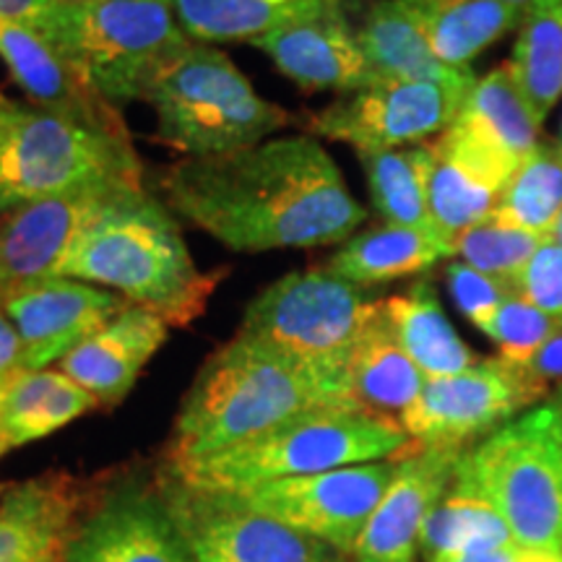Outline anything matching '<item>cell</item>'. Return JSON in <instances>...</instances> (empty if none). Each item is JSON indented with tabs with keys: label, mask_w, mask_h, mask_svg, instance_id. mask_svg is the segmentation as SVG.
Segmentation results:
<instances>
[{
	"label": "cell",
	"mask_w": 562,
	"mask_h": 562,
	"mask_svg": "<svg viewBox=\"0 0 562 562\" xmlns=\"http://www.w3.org/2000/svg\"><path fill=\"white\" fill-rule=\"evenodd\" d=\"M151 193L235 252L347 243L368 220L331 154L307 133L182 157L154 175Z\"/></svg>",
	"instance_id": "cell-1"
},
{
	"label": "cell",
	"mask_w": 562,
	"mask_h": 562,
	"mask_svg": "<svg viewBox=\"0 0 562 562\" xmlns=\"http://www.w3.org/2000/svg\"><path fill=\"white\" fill-rule=\"evenodd\" d=\"M321 406L355 404L297 362L237 334L203 362L182 398L167 463L209 459Z\"/></svg>",
	"instance_id": "cell-2"
},
{
	"label": "cell",
	"mask_w": 562,
	"mask_h": 562,
	"mask_svg": "<svg viewBox=\"0 0 562 562\" xmlns=\"http://www.w3.org/2000/svg\"><path fill=\"white\" fill-rule=\"evenodd\" d=\"M60 277L108 286L131 305L157 313L170 328H182L206 311L222 271L195 266L178 216L140 188L83 232Z\"/></svg>",
	"instance_id": "cell-3"
},
{
	"label": "cell",
	"mask_w": 562,
	"mask_h": 562,
	"mask_svg": "<svg viewBox=\"0 0 562 562\" xmlns=\"http://www.w3.org/2000/svg\"><path fill=\"white\" fill-rule=\"evenodd\" d=\"M412 448L398 419L357 406H321L209 459L170 463V472L195 490L243 495L269 482L402 459Z\"/></svg>",
	"instance_id": "cell-4"
},
{
	"label": "cell",
	"mask_w": 562,
	"mask_h": 562,
	"mask_svg": "<svg viewBox=\"0 0 562 562\" xmlns=\"http://www.w3.org/2000/svg\"><path fill=\"white\" fill-rule=\"evenodd\" d=\"M144 102L157 115V138L182 157L248 149L290 125V112L263 100L227 55L203 42L157 70Z\"/></svg>",
	"instance_id": "cell-5"
},
{
	"label": "cell",
	"mask_w": 562,
	"mask_h": 562,
	"mask_svg": "<svg viewBox=\"0 0 562 562\" xmlns=\"http://www.w3.org/2000/svg\"><path fill=\"white\" fill-rule=\"evenodd\" d=\"M453 482L501 513L518 547L562 554V427L550 398L463 451Z\"/></svg>",
	"instance_id": "cell-6"
},
{
	"label": "cell",
	"mask_w": 562,
	"mask_h": 562,
	"mask_svg": "<svg viewBox=\"0 0 562 562\" xmlns=\"http://www.w3.org/2000/svg\"><path fill=\"white\" fill-rule=\"evenodd\" d=\"M47 42L94 94L121 112L144 102L157 70L191 45L172 0L60 3Z\"/></svg>",
	"instance_id": "cell-7"
},
{
	"label": "cell",
	"mask_w": 562,
	"mask_h": 562,
	"mask_svg": "<svg viewBox=\"0 0 562 562\" xmlns=\"http://www.w3.org/2000/svg\"><path fill=\"white\" fill-rule=\"evenodd\" d=\"M375 302L326 266L292 271L250 300L237 334L297 362L349 402L347 364Z\"/></svg>",
	"instance_id": "cell-8"
},
{
	"label": "cell",
	"mask_w": 562,
	"mask_h": 562,
	"mask_svg": "<svg viewBox=\"0 0 562 562\" xmlns=\"http://www.w3.org/2000/svg\"><path fill=\"white\" fill-rule=\"evenodd\" d=\"M144 182L131 136H112L40 104L0 108V188L19 201L94 182Z\"/></svg>",
	"instance_id": "cell-9"
},
{
	"label": "cell",
	"mask_w": 562,
	"mask_h": 562,
	"mask_svg": "<svg viewBox=\"0 0 562 562\" xmlns=\"http://www.w3.org/2000/svg\"><path fill=\"white\" fill-rule=\"evenodd\" d=\"M550 385L505 357H480L472 368L430 378L406 406L402 427L414 446L469 451L518 414L542 404Z\"/></svg>",
	"instance_id": "cell-10"
},
{
	"label": "cell",
	"mask_w": 562,
	"mask_h": 562,
	"mask_svg": "<svg viewBox=\"0 0 562 562\" xmlns=\"http://www.w3.org/2000/svg\"><path fill=\"white\" fill-rule=\"evenodd\" d=\"M167 508L199 562H344L334 547L252 510L240 495L206 492L167 469Z\"/></svg>",
	"instance_id": "cell-11"
},
{
	"label": "cell",
	"mask_w": 562,
	"mask_h": 562,
	"mask_svg": "<svg viewBox=\"0 0 562 562\" xmlns=\"http://www.w3.org/2000/svg\"><path fill=\"white\" fill-rule=\"evenodd\" d=\"M472 89L430 81H375L307 117V136L341 140L357 154L389 151L438 138Z\"/></svg>",
	"instance_id": "cell-12"
},
{
	"label": "cell",
	"mask_w": 562,
	"mask_h": 562,
	"mask_svg": "<svg viewBox=\"0 0 562 562\" xmlns=\"http://www.w3.org/2000/svg\"><path fill=\"white\" fill-rule=\"evenodd\" d=\"M398 459L357 463L313 476H294L243 492L252 510L334 547L349 558L351 547L396 474Z\"/></svg>",
	"instance_id": "cell-13"
},
{
	"label": "cell",
	"mask_w": 562,
	"mask_h": 562,
	"mask_svg": "<svg viewBox=\"0 0 562 562\" xmlns=\"http://www.w3.org/2000/svg\"><path fill=\"white\" fill-rule=\"evenodd\" d=\"M140 188L146 182L112 180L21 201L0 224V297L34 281L60 277L83 232Z\"/></svg>",
	"instance_id": "cell-14"
},
{
	"label": "cell",
	"mask_w": 562,
	"mask_h": 562,
	"mask_svg": "<svg viewBox=\"0 0 562 562\" xmlns=\"http://www.w3.org/2000/svg\"><path fill=\"white\" fill-rule=\"evenodd\" d=\"M0 305L21 336L24 370H45L117 318L131 302L89 281L50 277L9 292Z\"/></svg>",
	"instance_id": "cell-15"
},
{
	"label": "cell",
	"mask_w": 562,
	"mask_h": 562,
	"mask_svg": "<svg viewBox=\"0 0 562 562\" xmlns=\"http://www.w3.org/2000/svg\"><path fill=\"white\" fill-rule=\"evenodd\" d=\"M66 562H199L159 492L123 482L91 505Z\"/></svg>",
	"instance_id": "cell-16"
},
{
	"label": "cell",
	"mask_w": 562,
	"mask_h": 562,
	"mask_svg": "<svg viewBox=\"0 0 562 562\" xmlns=\"http://www.w3.org/2000/svg\"><path fill=\"white\" fill-rule=\"evenodd\" d=\"M463 451L419 448L398 459L396 474L351 547L349 562H417L422 531L456 480Z\"/></svg>",
	"instance_id": "cell-17"
},
{
	"label": "cell",
	"mask_w": 562,
	"mask_h": 562,
	"mask_svg": "<svg viewBox=\"0 0 562 562\" xmlns=\"http://www.w3.org/2000/svg\"><path fill=\"white\" fill-rule=\"evenodd\" d=\"M250 45L269 55L286 79L307 91L349 94L378 81L357 42L347 0H331Z\"/></svg>",
	"instance_id": "cell-18"
},
{
	"label": "cell",
	"mask_w": 562,
	"mask_h": 562,
	"mask_svg": "<svg viewBox=\"0 0 562 562\" xmlns=\"http://www.w3.org/2000/svg\"><path fill=\"white\" fill-rule=\"evenodd\" d=\"M87 510V490L70 474L13 484L0 497V562H66Z\"/></svg>",
	"instance_id": "cell-19"
},
{
	"label": "cell",
	"mask_w": 562,
	"mask_h": 562,
	"mask_svg": "<svg viewBox=\"0 0 562 562\" xmlns=\"http://www.w3.org/2000/svg\"><path fill=\"white\" fill-rule=\"evenodd\" d=\"M539 125L505 63L476 79L446 136L510 180L539 146Z\"/></svg>",
	"instance_id": "cell-20"
},
{
	"label": "cell",
	"mask_w": 562,
	"mask_h": 562,
	"mask_svg": "<svg viewBox=\"0 0 562 562\" xmlns=\"http://www.w3.org/2000/svg\"><path fill=\"white\" fill-rule=\"evenodd\" d=\"M0 60L32 104L60 112L112 136H131L121 112L110 108L89 83L53 50V45L19 21L0 19Z\"/></svg>",
	"instance_id": "cell-21"
},
{
	"label": "cell",
	"mask_w": 562,
	"mask_h": 562,
	"mask_svg": "<svg viewBox=\"0 0 562 562\" xmlns=\"http://www.w3.org/2000/svg\"><path fill=\"white\" fill-rule=\"evenodd\" d=\"M170 323L146 307L128 305L108 326L79 344L58 362V370L89 391L100 406H115L128 396L138 375L161 349Z\"/></svg>",
	"instance_id": "cell-22"
},
{
	"label": "cell",
	"mask_w": 562,
	"mask_h": 562,
	"mask_svg": "<svg viewBox=\"0 0 562 562\" xmlns=\"http://www.w3.org/2000/svg\"><path fill=\"white\" fill-rule=\"evenodd\" d=\"M357 42L378 81H430L472 89L476 74L448 66L398 0H372L355 24Z\"/></svg>",
	"instance_id": "cell-23"
},
{
	"label": "cell",
	"mask_w": 562,
	"mask_h": 562,
	"mask_svg": "<svg viewBox=\"0 0 562 562\" xmlns=\"http://www.w3.org/2000/svg\"><path fill=\"white\" fill-rule=\"evenodd\" d=\"M427 378L412 362L385 318L383 300L372 305L347 364L349 402L370 414L398 419Z\"/></svg>",
	"instance_id": "cell-24"
},
{
	"label": "cell",
	"mask_w": 562,
	"mask_h": 562,
	"mask_svg": "<svg viewBox=\"0 0 562 562\" xmlns=\"http://www.w3.org/2000/svg\"><path fill=\"white\" fill-rule=\"evenodd\" d=\"M453 258V243L446 240L440 232L383 224V227L351 235L328 258L326 269L334 277L368 290V286L385 284V281L417 277V273L430 271Z\"/></svg>",
	"instance_id": "cell-25"
},
{
	"label": "cell",
	"mask_w": 562,
	"mask_h": 562,
	"mask_svg": "<svg viewBox=\"0 0 562 562\" xmlns=\"http://www.w3.org/2000/svg\"><path fill=\"white\" fill-rule=\"evenodd\" d=\"M432 167L427 203L435 229L453 243L461 232L490 220L508 178L461 149L446 133L430 140Z\"/></svg>",
	"instance_id": "cell-26"
},
{
	"label": "cell",
	"mask_w": 562,
	"mask_h": 562,
	"mask_svg": "<svg viewBox=\"0 0 562 562\" xmlns=\"http://www.w3.org/2000/svg\"><path fill=\"white\" fill-rule=\"evenodd\" d=\"M94 406L97 398L58 368L16 372L3 402L0 456L63 430Z\"/></svg>",
	"instance_id": "cell-27"
},
{
	"label": "cell",
	"mask_w": 562,
	"mask_h": 562,
	"mask_svg": "<svg viewBox=\"0 0 562 562\" xmlns=\"http://www.w3.org/2000/svg\"><path fill=\"white\" fill-rule=\"evenodd\" d=\"M383 311L402 349L427 381L459 375L480 360L448 321L430 281L422 279L404 294L383 300Z\"/></svg>",
	"instance_id": "cell-28"
},
{
	"label": "cell",
	"mask_w": 562,
	"mask_h": 562,
	"mask_svg": "<svg viewBox=\"0 0 562 562\" xmlns=\"http://www.w3.org/2000/svg\"><path fill=\"white\" fill-rule=\"evenodd\" d=\"M448 66L469 68L476 55L518 30L503 0H398Z\"/></svg>",
	"instance_id": "cell-29"
},
{
	"label": "cell",
	"mask_w": 562,
	"mask_h": 562,
	"mask_svg": "<svg viewBox=\"0 0 562 562\" xmlns=\"http://www.w3.org/2000/svg\"><path fill=\"white\" fill-rule=\"evenodd\" d=\"M331 0H172L182 32L193 42H256Z\"/></svg>",
	"instance_id": "cell-30"
},
{
	"label": "cell",
	"mask_w": 562,
	"mask_h": 562,
	"mask_svg": "<svg viewBox=\"0 0 562 562\" xmlns=\"http://www.w3.org/2000/svg\"><path fill=\"white\" fill-rule=\"evenodd\" d=\"M357 157L368 178L372 209L383 216L385 224L435 229L427 203V180L432 167L430 140L404 149L364 151Z\"/></svg>",
	"instance_id": "cell-31"
},
{
	"label": "cell",
	"mask_w": 562,
	"mask_h": 562,
	"mask_svg": "<svg viewBox=\"0 0 562 562\" xmlns=\"http://www.w3.org/2000/svg\"><path fill=\"white\" fill-rule=\"evenodd\" d=\"M562 211V149L558 144L539 140L518 170L505 182L497 206L490 220L503 227L531 232L537 237L550 235Z\"/></svg>",
	"instance_id": "cell-32"
},
{
	"label": "cell",
	"mask_w": 562,
	"mask_h": 562,
	"mask_svg": "<svg viewBox=\"0 0 562 562\" xmlns=\"http://www.w3.org/2000/svg\"><path fill=\"white\" fill-rule=\"evenodd\" d=\"M505 66L542 125L562 100V9L521 19Z\"/></svg>",
	"instance_id": "cell-33"
},
{
	"label": "cell",
	"mask_w": 562,
	"mask_h": 562,
	"mask_svg": "<svg viewBox=\"0 0 562 562\" xmlns=\"http://www.w3.org/2000/svg\"><path fill=\"white\" fill-rule=\"evenodd\" d=\"M503 544H516V539L501 513L472 490L453 482L432 508L422 531V560Z\"/></svg>",
	"instance_id": "cell-34"
},
{
	"label": "cell",
	"mask_w": 562,
	"mask_h": 562,
	"mask_svg": "<svg viewBox=\"0 0 562 562\" xmlns=\"http://www.w3.org/2000/svg\"><path fill=\"white\" fill-rule=\"evenodd\" d=\"M542 240L544 237L531 235V232L484 220L456 237V261L472 266L513 292V284Z\"/></svg>",
	"instance_id": "cell-35"
},
{
	"label": "cell",
	"mask_w": 562,
	"mask_h": 562,
	"mask_svg": "<svg viewBox=\"0 0 562 562\" xmlns=\"http://www.w3.org/2000/svg\"><path fill=\"white\" fill-rule=\"evenodd\" d=\"M560 326L562 321L542 313L518 294H508L480 331L495 344L497 355L516 364H524L552 339V334Z\"/></svg>",
	"instance_id": "cell-36"
},
{
	"label": "cell",
	"mask_w": 562,
	"mask_h": 562,
	"mask_svg": "<svg viewBox=\"0 0 562 562\" xmlns=\"http://www.w3.org/2000/svg\"><path fill=\"white\" fill-rule=\"evenodd\" d=\"M513 294L531 302L533 307L562 321V248L552 240H542L521 277L513 284Z\"/></svg>",
	"instance_id": "cell-37"
},
{
	"label": "cell",
	"mask_w": 562,
	"mask_h": 562,
	"mask_svg": "<svg viewBox=\"0 0 562 562\" xmlns=\"http://www.w3.org/2000/svg\"><path fill=\"white\" fill-rule=\"evenodd\" d=\"M446 281L456 307H459L463 318L472 323L476 331H480L490 315L501 307V302L508 297V294H513L508 286L501 284V281L484 277V273L472 269V266H467L463 261H456V258L448 263Z\"/></svg>",
	"instance_id": "cell-38"
},
{
	"label": "cell",
	"mask_w": 562,
	"mask_h": 562,
	"mask_svg": "<svg viewBox=\"0 0 562 562\" xmlns=\"http://www.w3.org/2000/svg\"><path fill=\"white\" fill-rule=\"evenodd\" d=\"M58 11L60 0H0V19L19 21L45 40L50 37Z\"/></svg>",
	"instance_id": "cell-39"
},
{
	"label": "cell",
	"mask_w": 562,
	"mask_h": 562,
	"mask_svg": "<svg viewBox=\"0 0 562 562\" xmlns=\"http://www.w3.org/2000/svg\"><path fill=\"white\" fill-rule=\"evenodd\" d=\"M24 370V347L21 336L9 318V313L0 305V381H9L16 372Z\"/></svg>",
	"instance_id": "cell-40"
},
{
	"label": "cell",
	"mask_w": 562,
	"mask_h": 562,
	"mask_svg": "<svg viewBox=\"0 0 562 562\" xmlns=\"http://www.w3.org/2000/svg\"><path fill=\"white\" fill-rule=\"evenodd\" d=\"M524 368L547 385L552 383L562 385V326L552 334V339L547 341L529 362H524Z\"/></svg>",
	"instance_id": "cell-41"
},
{
	"label": "cell",
	"mask_w": 562,
	"mask_h": 562,
	"mask_svg": "<svg viewBox=\"0 0 562 562\" xmlns=\"http://www.w3.org/2000/svg\"><path fill=\"white\" fill-rule=\"evenodd\" d=\"M526 552L529 550H524V547L518 544H503V547H490V550L440 554V558H430L425 562H524Z\"/></svg>",
	"instance_id": "cell-42"
},
{
	"label": "cell",
	"mask_w": 562,
	"mask_h": 562,
	"mask_svg": "<svg viewBox=\"0 0 562 562\" xmlns=\"http://www.w3.org/2000/svg\"><path fill=\"white\" fill-rule=\"evenodd\" d=\"M503 3L508 5L513 13H516L518 21L531 16V13L562 9V0H503Z\"/></svg>",
	"instance_id": "cell-43"
},
{
	"label": "cell",
	"mask_w": 562,
	"mask_h": 562,
	"mask_svg": "<svg viewBox=\"0 0 562 562\" xmlns=\"http://www.w3.org/2000/svg\"><path fill=\"white\" fill-rule=\"evenodd\" d=\"M19 203H21L19 199H13V195H11V193H5V191H3V188H0V224H3V220H5V216H9V214H11V211L19 206Z\"/></svg>",
	"instance_id": "cell-44"
},
{
	"label": "cell",
	"mask_w": 562,
	"mask_h": 562,
	"mask_svg": "<svg viewBox=\"0 0 562 562\" xmlns=\"http://www.w3.org/2000/svg\"><path fill=\"white\" fill-rule=\"evenodd\" d=\"M547 240H552L554 245H560V248H562V211H560L558 222L552 224V229H550V235H547Z\"/></svg>",
	"instance_id": "cell-45"
},
{
	"label": "cell",
	"mask_w": 562,
	"mask_h": 562,
	"mask_svg": "<svg viewBox=\"0 0 562 562\" xmlns=\"http://www.w3.org/2000/svg\"><path fill=\"white\" fill-rule=\"evenodd\" d=\"M550 404L554 406V412H558L560 427H562V385H560V389H554V393L550 396Z\"/></svg>",
	"instance_id": "cell-46"
},
{
	"label": "cell",
	"mask_w": 562,
	"mask_h": 562,
	"mask_svg": "<svg viewBox=\"0 0 562 562\" xmlns=\"http://www.w3.org/2000/svg\"><path fill=\"white\" fill-rule=\"evenodd\" d=\"M9 383L11 378L9 381H0V422H3V402H5V391H9Z\"/></svg>",
	"instance_id": "cell-47"
},
{
	"label": "cell",
	"mask_w": 562,
	"mask_h": 562,
	"mask_svg": "<svg viewBox=\"0 0 562 562\" xmlns=\"http://www.w3.org/2000/svg\"><path fill=\"white\" fill-rule=\"evenodd\" d=\"M554 144H558V146H560V149H562V123H560V131H558V140H554Z\"/></svg>",
	"instance_id": "cell-48"
},
{
	"label": "cell",
	"mask_w": 562,
	"mask_h": 562,
	"mask_svg": "<svg viewBox=\"0 0 562 562\" xmlns=\"http://www.w3.org/2000/svg\"><path fill=\"white\" fill-rule=\"evenodd\" d=\"M3 102H5V97H3V91H0V108H3Z\"/></svg>",
	"instance_id": "cell-49"
},
{
	"label": "cell",
	"mask_w": 562,
	"mask_h": 562,
	"mask_svg": "<svg viewBox=\"0 0 562 562\" xmlns=\"http://www.w3.org/2000/svg\"><path fill=\"white\" fill-rule=\"evenodd\" d=\"M60 3H74V0H60Z\"/></svg>",
	"instance_id": "cell-50"
},
{
	"label": "cell",
	"mask_w": 562,
	"mask_h": 562,
	"mask_svg": "<svg viewBox=\"0 0 562 562\" xmlns=\"http://www.w3.org/2000/svg\"><path fill=\"white\" fill-rule=\"evenodd\" d=\"M560 558H562V554H560Z\"/></svg>",
	"instance_id": "cell-51"
}]
</instances>
